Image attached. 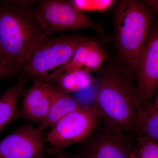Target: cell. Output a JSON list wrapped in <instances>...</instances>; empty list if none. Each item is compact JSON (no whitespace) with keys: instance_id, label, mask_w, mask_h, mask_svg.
Here are the masks:
<instances>
[{"instance_id":"cell-1","label":"cell","mask_w":158,"mask_h":158,"mask_svg":"<svg viewBox=\"0 0 158 158\" xmlns=\"http://www.w3.org/2000/svg\"><path fill=\"white\" fill-rule=\"evenodd\" d=\"M31 2L0 8V58L9 74L23 69L34 49L50 37L37 22Z\"/></svg>"},{"instance_id":"cell-2","label":"cell","mask_w":158,"mask_h":158,"mask_svg":"<svg viewBox=\"0 0 158 158\" xmlns=\"http://www.w3.org/2000/svg\"><path fill=\"white\" fill-rule=\"evenodd\" d=\"M94 106L110 126L128 135L138 134L141 104L137 87L127 78L111 73L102 79Z\"/></svg>"},{"instance_id":"cell-3","label":"cell","mask_w":158,"mask_h":158,"mask_svg":"<svg viewBox=\"0 0 158 158\" xmlns=\"http://www.w3.org/2000/svg\"><path fill=\"white\" fill-rule=\"evenodd\" d=\"M154 12L145 2L132 0L122 1L117 8L115 20L117 44L123 58L134 72Z\"/></svg>"},{"instance_id":"cell-4","label":"cell","mask_w":158,"mask_h":158,"mask_svg":"<svg viewBox=\"0 0 158 158\" xmlns=\"http://www.w3.org/2000/svg\"><path fill=\"white\" fill-rule=\"evenodd\" d=\"M86 37H48L34 49L26 64L25 76L52 84L57 72L67 65Z\"/></svg>"},{"instance_id":"cell-5","label":"cell","mask_w":158,"mask_h":158,"mask_svg":"<svg viewBox=\"0 0 158 158\" xmlns=\"http://www.w3.org/2000/svg\"><path fill=\"white\" fill-rule=\"evenodd\" d=\"M34 11L40 27L50 37L60 32L83 29H91L100 34L104 31L101 24L79 11L70 1H40Z\"/></svg>"},{"instance_id":"cell-6","label":"cell","mask_w":158,"mask_h":158,"mask_svg":"<svg viewBox=\"0 0 158 158\" xmlns=\"http://www.w3.org/2000/svg\"><path fill=\"white\" fill-rule=\"evenodd\" d=\"M103 118L94 106H81L69 113L52 127L46 141L53 153L56 154L90 138L98 128Z\"/></svg>"},{"instance_id":"cell-7","label":"cell","mask_w":158,"mask_h":158,"mask_svg":"<svg viewBox=\"0 0 158 158\" xmlns=\"http://www.w3.org/2000/svg\"><path fill=\"white\" fill-rule=\"evenodd\" d=\"M102 124V123H101ZM86 140L81 155L82 158H131L134 147L129 135L110 126L104 122Z\"/></svg>"},{"instance_id":"cell-8","label":"cell","mask_w":158,"mask_h":158,"mask_svg":"<svg viewBox=\"0 0 158 158\" xmlns=\"http://www.w3.org/2000/svg\"><path fill=\"white\" fill-rule=\"evenodd\" d=\"M135 73L140 104H148L158 88V27L149 31Z\"/></svg>"},{"instance_id":"cell-9","label":"cell","mask_w":158,"mask_h":158,"mask_svg":"<svg viewBox=\"0 0 158 158\" xmlns=\"http://www.w3.org/2000/svg\"><path fill=\"white\" fill-rule=\"evenodd\" d=\"M46 141L39 127L22 125L0 141V158H45Z\"/></svg>"},{"instance_id":"cell-10","label":"cell","mask_w":158,"mask_h":158,"mask_svg":"<svg viewBox=\"0 0 158 158\" xmlns=\"http://www.w3.org/2000/svg\"><path fill=\"white\" fill-rule=\"evenodd\" d=\"M52 84L34 81L31 88L23 93L21 117L41 124L50 106Z\"/></svg>"},{"instance_id":"cell-11","label":"cell","mask_w":158,"mask_h":158,"mask_svg":"<svg viewBox=\"0 0 158 158\" xmlns=\"http://www.w3.org/2000/svg\"><path fill=\"white\" fill-rule=\"evenodd\" d=\"M104 50L95 40L88 39L82 43L67 65L60 69L55 81L61 74L75 70H84L91 73L97 71L107 59Z\"/></svg>"},{"instance_id":"cell-12","label":"cell","mask_w":158,"mask_h":158,"mask_svg":"<svg viewBox=\"0 0 158 158\" xmlns=\"http://www.w3.org/2000/svg\"><path fill=\"white\" fill-rule=\"evenodd\" d=\"M28 80L27 77H20L15 85L0 95V134L21 117L19 101Z\"/></svg>"},{"instance_id":"cell-13","label":"cell","mask_w":158,"mask_h":158,"mask_svg":"<svg viewBox=\"0 0 158 158\" xmlns=\"http://www.w3.org/2000/svg\"><path fill=\"white\" fill-rule=\"evenodd\" d=\"M81 106L69 93L52 85L49 109L46 117L39 127L43 131L52 128L63 117Z\"/></svg>"},{"instance_id":"cell-14","label":"cell","mask_w":158,"mask_h":158,"mask_svg":"<svg viewBox=\"0 0 158 158\" xmlns=\"http://www.w3.org/2000/svg\"><path fill=\"white\" fill-rule=\"evenodd\" d=\"M56 82L59 88L69 93L89 88L94 83V78L86 71L75 70L61 74Z\"/></svg>"},{"instance_id":"cell-15","label":"cell","mask_w":158,"mask_h":158,"mask_svg":"<svg viewBox=\"0 0 158 158\" xmlns=\"http://www.w3.org/2000/svg\"><path fill=\"white\" fill-rule=\"evenodd\" d=\"M138 135L158 141V111L154 109L150 103L141 106Z\"/></svg>"},{"instance_id":"cell-16","label":"cell","mask_w":158,"mask_h":158,"mask_svg":"<svg viewBox=\"0 0 158 158\" xmlns=\"http://www.w3.org/2000/svg\"><path fill=\"white\" fill-rule=\"evenodd\" d=\"M131 158H158V141L138 135Z\"/></svg>"},{"instance_id":"cell-17","label":"cell","mask_w":158,"mask_h":158,"mask_svg":"<svg viewBox=\"0 0 158 158\" xmlns=\"http://www.w3.org/2000/svg\"><path fill=\"white\" fill-rule=\"evenodd\" d=\"M71 3L82 12H103L110 9L115 1L113 0H73Z\"/></svg>"},{"instance_id":"cell-18","label":"cell","mask_w":158,"mask_h":158,"mask_svg":"<svg viewBox=\"0 0 158 158\" xmlns=\"http://www.w3.org/2000/svg\"><path fill=\"white\" fill-rule=\"evenodd\" d=\"M145 2L158 13V0H146Z\"/></svg>"},{"instance_id":"cell-19","label":"cell","mask_w":158,"mask_h":158,"mask_svg":"<svg viewBox=\"0 0 158 158\" xmlns=\"http://www.w3.org/2000/svg\"><path fill=\"white\" fill-rule=\"evenodd\" d=\"M150 104L154 109L158 111V88L153 98L152 101Z\"/></svg>"},{"instance_id":"cell-20","label":"cell","mask_w":158,"mask_h":158,"mask_svg":"<svg viewBox=\"0 0 158 158\" xmlns=\"http://www.w3.org/2000/svg\"><path fill=\"white\" fill-rule=\"evenodd\" d=\"M7 74H9L6 70V68H5V66L3 65L2 62L0 58V79Z\"/></svg>"},{"instance_id":"cell-21","label":"cell","mask_w":158,"mask_h":158,"mask_svg":"<svg viewBox=\"0 0 158 158\" xmlns=\"http://www.w3.org/2000/svg\"><path fill=\"white\" fill-rule=\"evenodd\" d=\"M56 158H82L80 155H73L70 154L59 155Z\"/></svg>"}]
</instances>
